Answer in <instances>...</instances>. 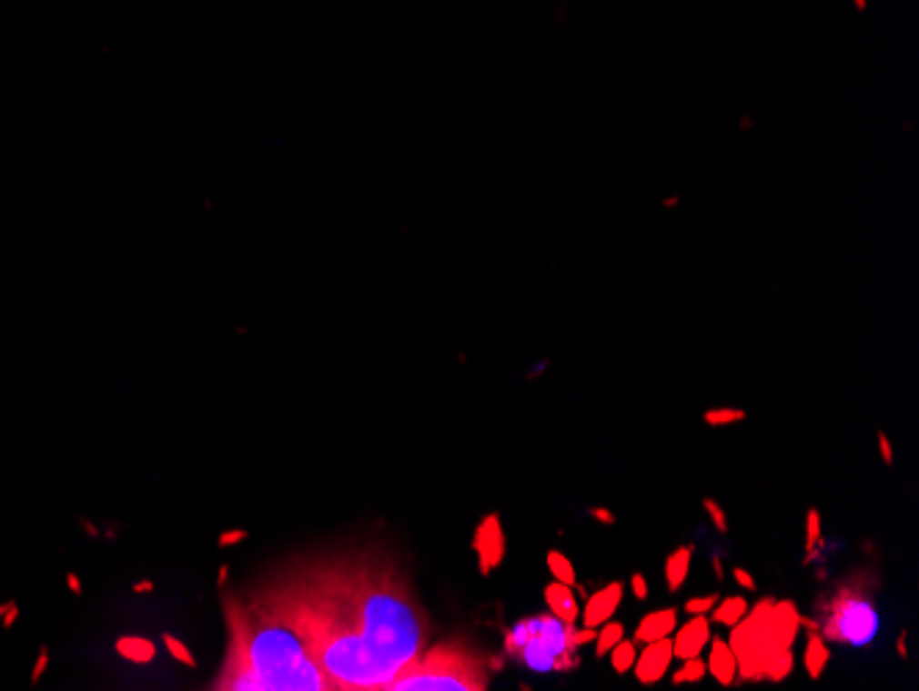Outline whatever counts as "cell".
Here are the masks:
<instances>
[{"label": "cell", "instance_id": "9c48e42d", "mask_svg": "<svg viewBox=\"0 0 919 691\" xmlns=\"http://www.w3.org/2000/svg\"><path fill=\"white\" fill-rule=\"evenodd\" d=\"M713 631H711V617L708 615H692L685 625L674 628L672 634V653L674 658L685 661V658H697L708 642H711Z\"/></svg>", "mask_w": 919, "mask_h": 691}, {"label": "cell", "instance_id": "83f0119b", "mask_svg": "<svg viewBox=\"0 0 919 691\" xmlns=\"http://www.w3.org/2000/svg\"><path fill=\"white\" fill-rule=\"evenodd\" d=\"M878 452H881V460L886 466L894 463V449H892V441H889L886 432H878Z\"/></svg>", "mask_w": 919, "mask_h": 691}, {"label": "cell", "instance_id": "f1b7e54d", "mask_svg": "<svg viewBox=\"0 0 919 691\" xmlns=\"http://www.w3.org/2000/svg\"><path fill=\"white\" fill-rule=\"evenodd\" d=\"M732 575H735V582H738L743 590H749V593H754V590H757V582H754V575H752L749 570H743V567H735V570H732Z\"/></svg>", "mask_w": 919, "mask_h": 691}, {"label": "cell", "instance_id": "4fadbf2b", "mask_svg": "<svg viewBox=\"0 0 919 691\" xmlns=\"http://www.w3.org/2000/svg\"><path fill=\"white\" fill-rule=\"evenodd\" d=\"M677 628V609H658V612H650L641 617L639 628H636V636L633 642H655V639H666L672 636Z\"/></svg>", "mask_w": 919, "mask_h": 691}, {"label": "cell", "instance_id": "8fae6325", "mask_svg": "<svg viewBox=\"0 0 919 691\" xmlns=\"http://www.w3.org/2000/svg\"><path fill=\"white\" fill-rule=\"evenodd\" d=\"M708 647H711L708 661H705L708 675H713L722 686H732L738 680V658H735L730 642L722 639V636H711Z\"/></svg>", "mask_w": 919, "mask_h": 691}, {"label": "cell", "instance_id": "ba28073f", "mask_svg": "<svg viewBox=\"0 0 919 691\" xmlns=\"http://www.w3.org/2000/svg\"><path fill=\"white\" fill-rule=\"evenodd\" d=\"M674 661V653H672V636L666 639H655V642H644V650L636 653V661H633V672H636V680L641 686H655L672 666Z\"/></svg>", "mask_w": 919, "mask_h": 691}, {"label": "cell", "instance_id": "5b68a950", "mask_svg": "<svg viewBox=\"0 0 919 691\" xmlns=\"http://www.w3.org/2000/svg\"><path fill=\"white\" fill-rule=\"evenodd\" d=\"M488 688L485 661L463 645H435L408 664L386 691H482Z\"/></svg>", "mask_w": 919, "mask_h": 691}, {"label": "cell", "instance_id": "7a4b0ae2", "mask_svg": "<svg viewBox=\"0 0 919 691\" xmlns=\"http://www.w3.org/2000/svg\"><path fill=\"white\" fill-rule=\"evenodd\" d=\"M226 658L209 688L220 691H328L330 683L311 639L292 612L262 593L251 601L226 595Z\"/></svg>", "mask_w": 919, "mask_h": 691}, {"label": "cell", "instance_id": "603a6c76", "mask_svg": "<svg viewBox=\"0 0 919 691\" xmlns=\"http://www.w3.org/2000/svg\"><path fill=\"white\" fill-rule=\"evenodd\" d=\"M821 537H823V521H821V513L813 507V510L807 513V556H815V554H818Z\"/></svg>", "mask_w": 919, "mask_h": 691}, {"label": "cell", "instance_id": "cb8c5ba5", "mask_svg": "<svg viewBox=\"0 0 919 691\" xmlns=\"http://www.w3.org/2000/svg\"><path fill=\"white\" fill-rule=\"evenodd\" d=\"M716 601H719V595H697L692 601H685L682 609H685L688 617H692V615H711L713 606H716Z\"/></svg>", "mask_w": 919, "mask_h": 691}, {"label": "cell", "instance_id": "ac0fdd59", "mask_svg": "<svg viewBox=\"0 0 919 691\" xmlns=\"http://www.w3.org/2000/svg\"><path fill=\"white\" fill-rule=\"evenodd\" d=\"M620 639H625V625H622V623L609 620V623L598 625V628H595V653H598V655H609V650H611Z\"/></svg>", "mask_w": 919, "mask_h": 691}, {"label": "cell", "instance_id": "d6986e66", "mask_svg": "<svg viewBox=\"0 0 919 691\" xmlns=\"http://www.w3.org/2000/svg\"><path fill=\"white\" fill-rule=\"evenodd\" d=\"M119 653L127 655L136 664H146V661L155 658V645L149 639H141V636H133V639L127 636V639L119 642Z\"/></svg>", "mask_w": 919, "mask_h": 691}, {"label": "cell", "instance_id": "d4e9b609", "mask_svg": "<svg viewBox=\"0 0 919 691\" xmlns=\"http://www.w3.org/2000/svg\"><path fill=\"white\" fill-rule=\"evenodd\" d=\"M702 507H705V513L711 515V521H713V526H716L719 532H727V529H730L727 513H724V507H722L719 502H713V499H705V502H702Z\"/></svg>", "mask_w": 919, "mask_h": 691}, {"label": "cell", "instance_id": "4dcf8cb0", "mask_svg": "<svg viewBox=\"0 0 919 691\" xmlns=\"http://www.w3.org/2000/svg\"><path fill=\"white\" fill-rule=\"evenodd\" d=\"M246 537V532H235V534H226V537H220V543L226 545V543H237V540H243Z\"/></svg>", "mask_w": 919, "mask_h": 691}, {"label": "cell", "instance_id": "1f68e13d", "mask_svg": "<svg viewBox=\"0 0 919 691\" xmlns=\"http://www.w3.org/2000/svg\"><path fill=\"white\" fill-rule=\"evenodd\" d=\"M897 653H900V655H903V658H905V655H908V647H905V634H903V636H900V639H897Z\"/></svg>", "mask_w": 919, "mask_h": 691}, {"label": "cell", "instance_id": "9a60e30c", "mask_svg": "<svg viewBox=\"0 0 919 691\" xmlns=\"http://www.w3.org/2000/svg\"><path fill=\"white\" fill-rule=\"evenodd\" d=\"M829 658H832V650L823 639V634L815 628L807 639V647H803V669H807V675L813 680L823 677L826 666H829Z\"/></svg>", "mask_w": 919, "mask_h": 691}, {"label": "cell", "instance_id": "4316f807", "mask_svg": "<svg viewBox=\"0 0 919 691\" xmlns=\"http://www.w3.org/2000/svg\"><path fill=\"white\" fill-rule=\"evenodd\" d=\"M631 590H633V598H639V601H647V598H650V587H647L644 573H633V575H631Z\"/></svg>", "mask_w": 919, "mask_h": 691}, {"label": "cell", "instance_id": "ffe728a7", "mask_svg": "<svg viewBox=\"0 0 919 691\" xmlns=\"http://www.w3.org/2000/svg\"><path fill=\"white\" fill-rule=\"evenodd\" d=\"M636 645L633 642H628V639H620L611 650H609V658H611V669L617 672V675H625V672H631L633 669V661H636Z\"/></svg>", "mask_w": 919, "mask_h": 691}, {"label": "cell", "instance_id": "484cf974", "mask_svg": "<svg viewBox=\"0 0 919 691\" xmlns=\"http://www.w3.org/2000/svg\"><path fill=\"white\" fill-rule=\"evenodd\" d=\"M163 642H166V647H168V653L174 655V658H179L185 666H193V655H190V650L177 639V636H171V634H166L163 636Z\"/></svg>", "mask_w": 919, "mask_h": 691}, {"label": "cell", "instance_id": "30bf717a", "mask_svg": "<svg viewBox=\"0 0 919 691\" xmlns=\"http://www.w3.org/2000/svg\"><path fill=\"white\" fill-rule=\"evenodd\" d=\"M622 595H625V587H622L620 582H611V584H606L603 590L592 593V595L587 598L584 609H581L579 625H584V628H598V625L609 623V620L617 615V609H620V604H622Z\"/></svg>", "mask_w": 919, "mask_h": 691}, {"label": "cell", "instance_id": "d6a6232c", "mask_svg": "<svg viewBox=\"0 0 919 691\" xmlns=\"http://www.w3.org/2000/svg\"><path fill=\"white\" fill-rule=\"evenodd\" d=\"M713 570H716L719 579H724V567H722V559H719V556H713Z\"/></svg>", "mask_w": 919, "mask_h": 691}, {"label": "cell", "instance_id": "8992f818", "mask_svg": "<svg viewBox=\"0 0 919 691\" xmlns=\"http://www.w3.org/2000/svg\"><path fill=\"white\" fill-rule=\"evenodd\" d=\"M881 628V617L878 609L873 606L870 598H864L862 593H848L843 590L840 595H834L826 620L821 623V634L826 642H840V645H851V647H864L875 639Z\"/></svg>", "mask_w": 919, "mask_h": 691}, {"label": "cell", "instance_id": "277c9868", "mask_svg": "<svg viewBox=\"0 0 919 691\" xmlns=\"http://www.w3.org/2000/svg\"><path fill=\"white\" fill-rule=\"evenodd\" d=\"M595 642V628L570 625L556 615H531L518 620L504 636V653L531 672H567L579 664L576 647Z\"/></svg>", "mask_w": 919, "mask_h": 691}, {"label": "cell", "instance_id": "f546056e", "mask_svg": "<svg viewBox=\"0 0 919 691\" xmlns=\"http://www.w3.org/2000/svg\"><path fill=\"white\" fill-rule=\"evenodd\" d=\"M592 518L601 521V523H609V526L617 523V515H614L611 510H606V507H595V510H592Z\"/></svg>", "mask_w": 919, "mask_h": 691}, {"label": "cell", "instance_id": "e0dca14e", "mask_svg": "<svg viewBox=\"0 0 919 691\" xmlns=\"http://www.w3.org/2000/svg\"><path fill=\"white\" fill-rule=\"evenodd\" d=\"M545 562H548V570H550V575H553V582H561V584L576 587V567H572V562H570L561 551L550 548L548 556H545Z\"/></svg>", "mask_w": 919, "mask_h": 691}, {"label": "cell", "instance_id": "6da1fadb", "mask_svg": "<svg viewBox=\"0 0 919 691\" xmlns=\"http://www.w3.org/2000/svg\"><path fill=\"white\" fill-rule=\"evenodd\" d=\"M311 639L330 688H386L427 647V620L391 573L322 570L268 590Z\"/></svg>", "mask_w": 919, "mask_h": 691}, {"label": "cell", "instance_id": "52a82bcc", "mask_svg": "<svg viewBox=\"0 0 919 691\" xmlns=\"http://www.w3.org/2000/svg\"><path fill=\"white\" fill-rule=\"evenodd\" d=\"M474 551L480 556V570L488 575L490 570H496L507 554V537H504V529H501V521L499 515H488L480 526H477V534H474Z\"/></svg>", "mask_w": 919, "mask_h": 691}, {"label": "cell", "instance_id": "5bb4252c", "mask_svg": "<svg viewBox=\"0 0 919 691\" xmlns=\"http://www.w3.org/2000/svg\"><path fill=\"white\" fill-rule=\"evenodd\" d=\"M692 556H694V548L692 545H680L674 548L666 562H663V575H666V587L669 593H677L682 590L685 579H688V570H692Z\"/></svg>", "mask_w": 919, "mask_h": 691}, {"label": "cell", "instance_id": "7402d4cb", "mask_svg": "<svg viewBox=\"0 0 919 691\" xmlns=\"http://www.w3.org/2000/svg\"><path fill=\"white\" fill-rule=\"evenodd\" d=\"M702 419H705V424H711V427H724V424L743 422V419H746V411H741V408H711Z\"/></svg>", "mask_w": 919, "mask_h": 691}, {"label": "cell", "instance_id": "7c38bea8", "mask_svg": "<svg viewBox=\"0 0 919 691\" xmlns=\"http://www.w3.org/2000/svg\"><path fill=\"white\" fill-rule=\"evenodd\" d=\"M545 604H548V612L556 615L559 620L570 623V625H576L579 617H581V606H579V598H576V587H570V584H561V582H550L545 587Z\"/></svg>", "mask_w": 919, "mask_h": 691}, {"label": "cell", "instance_id": "44dd1931", "mask_svg": "<svg viewBox=\"0 0 919 691\" xmlns=\"http://www.w3.org/2000/svg\"><path fill=\"white\" fill-rule=\"evenodd\" d=\"M705 675H708V666H705V661L697 655V658H685L682 666L672 675V680H674V686H682V683H700V680H705Z\"/></svg>", "mask_w": 919, "mask_h": 691}, {"label": "cell", "instance_id": "2e32d148", "mask_svg": "<svg viewBox=\"0 0 919 691\" xmlns=\"http://www.w3.org/2000/svg\"><path fill=\"white\" fill-rule=\"evenodd\" d=\"M746 612H749V601L743 595H727V598L719 595V601H716V606L708 617H711V623L732 628L735 623H741L746 617Z\"/></svg>", "mask_w": 919, "mask_h": 691}, {"label": "cell", "instance_id": "3957f363", "mask_svg": "<svg viewBox=\"0 0 919 691\" xmlns=\"http://www.w3.org/2000/svg\"><path fill=\"white\" fill-rule=\"evenodd\" d=\"M803 625V617L790 601L762 598L749 606L746 617L732 625L727 639L738 658L741 680H784L793 672V642Z\"/></svg>", "mask_w": 919, "mask_h": 691}]
</instances>
